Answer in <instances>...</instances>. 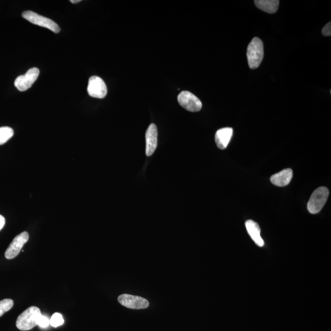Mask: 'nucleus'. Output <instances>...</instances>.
<instances>
[{
  "instance_id": "9d476101",
  "label": "nucleus",
  "mask_w": 331,
  "mask_h": 331,
  "mask_svg": "<svg viewBox=\"0 0 331 331\" xmlns=\"http://www.w3.org/2000/svg\"><path fill=\"white\" fill-rule=\"evenodd\" d=\"M146 156L150 157L154 153L157 147L158 131L157 126L154 123L150 125L146 133Z\"/></svg>"
},
{
  "instance_id": "9b49d317",
  "label": "nucleus",
  "mask_w": 331,
  "mask_h": 331,
  "mask_svg": "<svg viewBox=\"0 0 331 331\" xmlns=\"http://www.w3.org/2000/svg\"><path fill=\"white\" fill-rule=\"evenodd\" d=\"M233 135L232 128L220 129L215 133V139L217 146L220 149H225L228 147Z\"/></svg>"
},
{
  "instance_id": "20e7f679",
  "label": "nucleus",
  "mask_w": 331,
  "mask_h": 331,
  "mask_svg": "<svg viewBox=\"0 0 331 331\" xmlns=\"http://www.w3.org/2000/svg\"><path fill=\"white\" fill-rule=\"evenodd\" d=\"M22 17L25 19L33 24L40 26V27L48 28L49 30L53 31L55 33L60 32V28L57 23L54 21L42 15L37 14V13L31 10H27L22 13Z\"/></svg>"
},
{
  "instance_id": "aec40b11",
  "label": "nucleus",
  "mask_w": 331,
  "mask_h": 331,
  "mask_svg": "<svg viewBox=\"0 0 331 331\" xmlns=\"http://www.w3.org/2000/svg\"><path fill=\"white\" fill-rule=\"evenodd\" d=\"M5 225V219L3 216L0 215V230H1L2 228L4 227Z\"/></svg>"
},
{
  "instance_id": "4468645a",
  "label": "nucleus",
  "mask_w": 331,
  "mask_h": 331,
  "mask_svg": "<svg viewBox=\"0 0 331 331\" xmlns=\"http://www.w3.org/2000/svg\"><path fill=\"white\" fill-rule=\"evenodd\" d=\"M280 1L278 0H256L254 1L257 8L268 14H275L277 11Z\"/></svg>"
},
{
  "instance_id": "dca6fc26",
  "label": "nucleus",
  "mask_w": 331,
  "mask_h": 331,
  "mask_svg": "<svg viewBox=\"0 0 331 331\" xmlns=\"http://www.w3.org/2000/svg\"><path fill=\"white\" fill-rule=\"evenodd\" d=\"M14 306V301L10 299H4L0 301V317L8 312Z\"/></svg>"
},
{
  "instance_id": "412c9836",
  "label": "nucleus",
  "mask_w": 331,
  "mask_h": 331,
  "mask_svg": "<svg viewBox=\"0 0 331 331\" xmlns=\"http://www.w3.org/2000/svg\"><path fill=\"white\" fill-rule=\"evenodd\" d=\"M71 2H72V3H78V2H81V0H71Z\"/></svg>"
},
{
  "instance_id": "2eb2a0df",
  "label": "nucleus",
  "mask_w": 331,
  "mask_h": 331,
  "mask_svg": "<svg viewBox=\"0 0 331 331\" xmlns=\"http://www.w3.org/2000/svg\"><path fill=\"white\" fill-rule=\"evenodd\" d=\"M14 135V131L8 127H0V145L8 141Z\"/></svg>"
},
{
  "instance_id": "423d86ee",
  "label": "nucleus",
  "mask_w": 331,
  "mask_h": 331,
  "mask_svg": "<svg viewBox=\"0 0 331 331\" xmlns=\"http://www.w3.org/2000/svg\"><path fill=\"white\" fill-rule=\"evenodd\" d=\"M87 91L89 95L93 98H104L107 93V86L101 78L91 76L89 79Z\"/></svg>"
},
{
  "instance_id": "7ed1b4c3",
  "label": "nucleus",
  "mask_w": 331,
  "mask_h": 331,
  "mask_svg": "<svg viewBox=\"0 0 331 331\" xmlns=\"http://www.w3.org/2000/svg\"><path fill=\"white\" fill-rule=\"evenodd\" d=\"M329 194V190L325 186L315 190L307 204L309 212L312 214H317L321 211L328 200Z\"/></svg>"
},
{
  "instance_id": "f257e3e1",
  "label": "nucleus",
  "mask_w": 331,
  "mask_h": 331,
  "mask_svg": "<svg viewBox=\"0 0 331 331\" xmlns=\"http://www.w3.org/2000/svg\"><path fill=\"white\" fill-rule=\"evenodd\" d=\"M41 315L40 309L38 307L35 306L29 307L18 317L16 321L17 328L22 331L33 329L38 325L39 318Z\"/></svg>"
},
{
  "instance_id": "39448f33",
  "label": "nucleus",
  "mask_w": 331,
  "mask_h": 331,
  "mask_svg": "<svg viewBox=\"0 0 331 331\" xmlns=\"http://www.w3.org/2000/svg\"><path fill=\"white\" fill-rule=\"evenodd\" d=\"M178 103L188 111L199 112L202 108V104L198 97L188 91L180 92L177 97Z\"/></svg>"
},
{
  "instance_id": "0eeeda50",
  "label": "nucleus",
  "mask_w": 331,
  "mask_h": 331,
  "mask_svg": "<svg viewBox=\"0 0 331 331\" xmlns=\"http://www.w3.org/2000/svg\"><path fill=\"white\" fill-rule=\"evenodd\" d=\"M39 73L38 68H31L25 75L19 76L16 78L14 82L15 87L20 91L27 90L38 79Z\"/></svg>"
},
{
  "instance_id": "6ab92c4d",
  "label": "nucleus",
  "mask_w": 331,
  "mask_h": 331,
  "mask_svg": "<svg viewBox=\"0 0 331 331\" xmlns=\"http://www.w3.org/2000/svg\"><path fill=\"white\" fill-rule=\"evenodd\" d=\"M322 34L325 36H331V23L330 22L322 29Z\"/></svg>"
},
{
  "instance_id": "6e6552de",
  "label": "nucleus",
  "mask_w": 331,
  "mask_h": 331,
  "mask_svg": "<svg viewBox=\"0 0 331 331\" xmlns=\"http://www.w3.org/2000/svg\"><path fill=\"white\" fill-rule=\"evenodd\" d=\"M122 306L131 309H144L149 306V301L141 297L123 294L118 298Z\"/></svg>"
},
{
  "instance_id": "f3484780",
  "label": "nucleus",
  "mask_w": 331,
  "mask_h": 331,
  "mask_svg": "<svg viewBox=\"0 0 331 331\" xmlns=\"http://www.w3.org/2000/svg\"><path fill=\"white\" fill-rule=\"evenodd\" d=\"M64 323V318H63L62 314H59V313H55V314L52 315L51 319L50 320V324L51 325L52 327L54 328L60 327V326H62Z\"/></svg>"
},
{
  "instance_id": "f03ea898",
  "label": "nucleus",
  "mask_w": 331,
  "mask_h": 331,
  "mask_svg": "<svg viewBox=\"0 0 331 331\" xmlns=\"http://www.w3.org/2000/svg\"><path fill=\"white\" fill-rule=\"evenodd\" d=\"M249 68L256 69L261 65L264 57V45L262 41L257 37L252 39L247 52Z\"/></svg>"
},
{
  "instance_id": "f8f14e48",
  "label": "nucleus",
  "mask_w": 331,
  "mask_h": 331,
  "mask_svg": "<svg viewBox=\"0 0 331 331\" xmlns=\"http://www.w3.org/2000/svg\"><path fill=\"white\" fill-rule=\"evenodd\" d=\"M247 230L252 240L257 246L263 247L264 243L261 236V229L257 223L251 220L247 221L246 223Z\"/></svg>"
},
{
  "instance_id": "1a4fd4ad",
  "label": "nucleus",
  "mask_w": 331,
  "mask_h": 331,
  "mask_svg": "<svg viewBox=\"0 0 331 331\" xmlns=\"http://www.w3.org/2000/svg\"><path fill=\"white\" fill-rule=\"evenodd\" d=\"M29 239V235L27 232H23L20 233L14 239L12 243H10L8 248L5 252V257L7 259H11L16 257L19 254L21 249L23 246L27 243Z\"/></svg>"
},
{
  "instance_id": "a211bd4d",
  "label": "nucleus",
  "mask_w": 331,
  "mask_h": 331,
  "mask_svg": "<svg viewBox=\"0 0 331 331\" xmlns=\"http://www.w3.org/2000/svg\"><path fill=\"white\" fill-rule=\"evenodd\" d=\"M50 325V320L48 318L42 315L40 318H39L38 322V326L41 328H45L48 327Z\"/></svg>"
},
{
  "instance_id": "ddd939ff",
  "label": "nucleus",
  "mask_w": 331,
  "mask_h": 331,
  "mask_svg": "<svg viewBox=\"0 0 331 331\" xmlns=\"http://www.w3.org/2000/svg\"><path fill=\"white\" fill-rule=\"evenodd\" d=\"M293 174L292 170L286 169L272 175L270 181L275 186H285L290 183L293 178Z\"/></svg>"
}]
</instances>
